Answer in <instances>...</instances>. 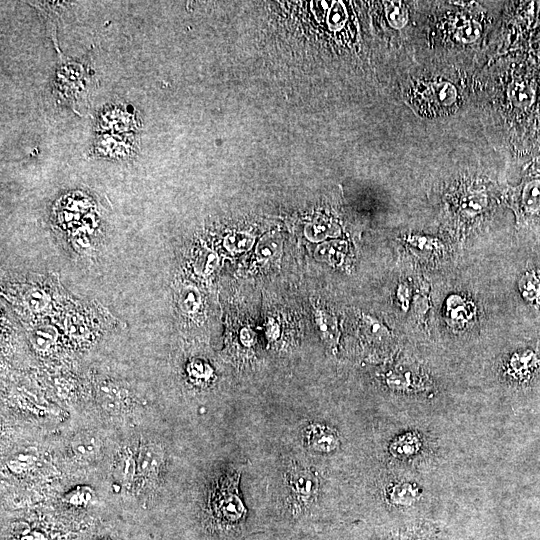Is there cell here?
Segmentation results:
<instances>
[{
	"label": "cell",
	"mask_w": 540,
	"mask_h": 540,
	"mask_svg": "<svg viewBox=\"0 0 540 540\" xmlns=\"http://www.w3.org/2000/svg\"><path fill=\"white\" fill-rule=\"evenodd\" d=\"M519 210L525 216H533L540 212V179L526 181L520 191Z\"/></svg>",
	"instance_id": "cell-5"
},
{
	"label": "cell",
	"mask_w": 540,
	"mask_h": 540,
	"mask_svg": "<svg viewBox=\"0 0 540 540\" xmlns=\"http://www.w3.org/2000/svg\"><path fill=\"white\" fill-rule=\"evenodd\" d=\"M74 449L80 455L86 456L88 454H93L96 449V445L94 444L92 439L82 438L79 442L74 444Z\"/></svg>",
	"instance_id": "cell-26"
},
{
	"label": "cell",
	"mask_w": 540,
	"mask_h": 540,
	"mask_svg": "<svg viewBox=\"0 0 540 540\" xmlns=\"http://www.w3.org/2000/svg\"><path fill=\"white\" fill-rule=\"evenodd\" d=\"M161 461L162 454L157 446L147 444L139 452L137 465L143 474L152 475L158 471Z\"/></svg>",
	"instance_id": "cell-7"
},
{
	"label": "cell",
	"mask_w": 540,
	"mask_h": 540,
	"mask_svg": "<svg viewBox=\"0 0 540 540\" xmlns=\"http://www.w3.org/2000/svg\"><path fill=\"white\" fill-rule=\"evenodd\" d=\"M537 362V356L532 351L527 350L514 357L512 367L519 376H526L537 366Z\"/></svg>",
	"instance_id": "cell-16"
},
{
	"label": "cell",
	"mask_w": 540,
	"mask_h": 540,
	"mask_svg": "<svg viewBox=\"0 0 540 540\" xmlns=\"http://www.w3.org/2000/svg\"><path fill=\"white\" fill-rule=\"evenodd\" d=\"M416 500L411 486L398 484L390 493V501L397 506H409Z\"/></svg>",
	"instance_id": "cell-19"
},
{
	"label": "cell",
	"mask_w": 540,
	"mask_h": 540,
	"mask_svg": "<svg viewBox=\"0 0 540 540\" xmlns=\"http://www.w3.org/2000/svg\"><path fill=\"white\" fill-rule=\"evenodd\" d=\"M340 234L339 227L328 221H317L307 225L305 235L311 241H321L326 237H336Z\"/></svg>",
	"instance_id": "cell-9"
},
{
	"label": "cell",
	"mask_w": 540,
	"mask_h": 540,
	"mask_svg": "<svg viewBox=\"0 0 540 540\" xmlns=\"http://www.w3.org/2000/svg\"><path fill=\"white\" fill-rule=\"evenodd\" d=\"M392 540H436V532L430 526L421 525L396 535Z\"/></svg>",
	"instance_id": "cell-20"
},
{
	"label": "cell",
	"mask_w": 540,
	"mask_h": 540,
	"mask_svg": "<svg viewBox=\"0 0 540 540\" xmlns=\"http://www.w3.org/2000/svg\"><path fill=\"white\" fill-rule=\"evenodd\" d=\"M510 98L517 107H528L534 99L532 88L523 82L514 83L510 88Z\"/></svg>",
	"instance_id": "cell-15"
},
{
	"label": "cell",
	"mask_w": 540,
	"mask_h": 540,
	"mask_svg": "<svg viewBox=\"0 0 540 540\" xmlns=\"http://www.w3.org/2000/svg\"><path fill=\"white\" fill-rule=\"evenodd\" d=\"M519 290L528 303L540 308V272L526 271L519 280Z\"/></svg>",
	"instance_id": "cell-6"
},
{
	"label": "cell",
	"mask_w": 540,
	"mask_h": 540,
	"mask_svg": "<svg viewBox=\"0 0 540 540\" xmlns=\"http://www.w3.org/2000/svg\"><path fill=\"white\" fill-rule=\"evenodd\" d=\"M99 125L105 130L127 132L134 129L136 120L133 114L121 107H113L101 113Z\"/></svg>",
	"instance_id": "cell-4"
},
{
	"label": "cell",
	"mask_w": 540,
	"mask_h": 540,
	"mask_svg": "<svg viewBox=\"0 0 540 540\" xmlns=\"http://www.w3.org/2000/svg\"><path fill=\"white\" fill-rule=\"evenodd\" d=\"M281 244L273 238L265 239L261 241L257 248L256 253L262 259H268L277 255L280 250Z\"/></svg>",
	"instance_id": "cell-22"
},
{
	"label": "cell",
	"mask_w": 540,
	"mask_h": 540,
	"mask_svg": "<svg viewBox=\"0 0 540 540\" xmlns=\"http://www.w3.org/2000/svg\"><path fill=\"white\" fill-rule=\"evenodd\" d=\"M481 26L475 20H465L456 30L455 36L462 43L474 42L480 35Z\"/></svg>",
	"instance_id": "cell-17"
},
{
	"label": "cell",
	"mask_w": 540,
	"mask_h": 540,
	"mask_svg": "<svg viewBox=\"0 0 540 540\" xmlns=\"http://www.w3.org/2000/svg\"><path fill=\"white\" fill-rule=\"evenodd\" d=\"M23 540H44V537L42 534L34 532L29 533L28 537H25Z\"/></svg>",
	"instance_id": "cell-28"
},
{
	"label": "cell",
	"mask_w": 540,
	"mask_h": 540,
	"mask_svg": "<svg viewBox=\"0 0 540 540\" xmlns=\"http://www.w3.org/2000/svg\"><path fill=\"white\" fill-rule=\"evenodd\" d=\"M456 88L448 82H433L423 85L417 92L414 105L423 114L447 113L456 102Z\"/></svg>",
	"instance_id": "cell-1"
},
{
	"label": "cell",
	"mask_w": 540,
	"mask_h": 540,
	"mask_svg": "<svg viewBox=\"0 0 540 540\" xmlns=\"http://www.w3.org/2000/svg\"><path fill=\"white\" fill-rule=\"evenodd\" d=\"M69 495V503L74 506H82L90 499V493L85 489L74 490Z\"/></svg>",
	"instance_id": "cell-25"
},
{
	"label": "cell",
	"mask_w": 540,
	"mask_h": 540,
	"mask_svg": "<svg viewBox=\"0 0 540 540\" xmlns=\"http://www.w3.org/2000/svg\"><path fill=\"white\" fill-rule=\"evenodd\" d=\"M137 462L134 461L131 455H124L120 463V475L122 480L127 482L130 481L136 471Z\"/></svg>",
	"instance_id": "cell-24"
},
{
	"label": "cell",
	"mask_w": 540,
	"mask_h": 540,
	"mask_svg": "<svg viewBox=\"0 0 540 540\" xmlns=\"http://www.w3.org/2000/svg\"><path fill=\"white\" fill-rule=\"evenodd\" d=\"M448 310L450 318L456 322H465L473 315L472 306L458 296H453L448 300Z\"/></svg>",
	"instance_id": "cell-14"
},
{
	"label": "cell",
	"mask_w": 540,
	"mask_h": 540,
	"mask_svg": "<svg viewBox=\"0 0 540 540\" xmlns=\"http://www.w3.org/2000/svg\"><path fill=\"white\" fill-rule=\"evenodd\" d=\"M346 252V244L340 241L327 242L316 249V257L330 264L339 263Z\"/></svg>",
	"instance_id": "cell-8"
},
{
	"label": "cell",
	"mask_w": 540,
	"mask_h": 540,
	"mask_svg": "<svg viewBox=\"0 0 540 540\" xmlns=\"http://www.w3.org/2000/svg\"><path fill=\"white\" fill-rule=\"evenodd\" d=\"M190 376L196 380H206L212 373V369L203 362L193 361L188 367Z\"/></svg>",
	"instance_id": "cell-23"
},
{
	"label": "cell",
	"mask_w": 540,
	"mask_h": 540,
	"mask_svg": "<svg viewBox=\"0 0 540 540\" xmlns=\"http://www.w3.org/2000/svg\"><path fill=\"white\" fill-rule=\"evenodd\" d=\"M201 303L199 291L191 285H186L179 292L178 304L185 313L195 312Z\"/></svg>",
	"instance_id": "cell-11"
},
{
	"label": "cell",
	"mask_w": 540,
	"mask_h": 540,
	"mask_svg": "<svg viewBox=\"0 0 540 540\" xmlns=\"http://www.w3.org/2000/svg\"><path fill=\"white\" fill-rule=\"evenodd\" d=\"M306 440L311 449L321 453L332 452L339 444L335 432L320 424L308 426Z\"/></svg>",
	"instance_id": "cell-2"
},
{
	"label": "cell",
	"mask_w": 540,
	"mask_h": 540,
	"mask_svg": "<svg viewBox=\"0 0 540 540\" xmlns=\"http://www.w3.org/2000/svg\"><path fill=\"white\" fill-rule=\"evenodd\" d=\"M254 243L252 235L244 232H234L224 239L225 248L232 253H240L249 250Z\"/></svg>",
	"instance_id": "cell-12"
},
{
	"label": "cell",
	"mask_w": 540,
	"mask_h": 540,
	"mask_svg": "<svg viewBox=\"0 0 540 540\" xmlns=\"http://www.w3.org/2000/svg\"><path fill=\"white\" fill-rule=\"evenodd\" d=\"M316 322L326 341L333 342L336 340V324L332 316L318 310L316 313Z\"/></svg>",
	"instance_id": "cell-18"
},
{
	"label": "cell",
	"mask_w": 540,
	"mask_h": 540,
	"mask_svg": "<svg viewBox=\"0 0 540 540\" xmlns=\"http://www.w3.org/2000/svg\"><path fill=\"white\" fill-rule=\"evenodd\" d=\"M130 140L119 135L106 134L99 137L95 151L101 157H127L133 151V144Z\"/></svg>",
	"instance_id": "cell-3"
},
{
	"label": "cell",
	"mask_w": 540,
	"mask_h": 540,
	"mask_svg": "<svg viewBox=\"0 0 540 540\" xmlns=\"http://www.w3.org/2000/svg\"><path fill=\"white\" fill-rule=\"evenodd\" d=\"M347 18V13L341 2H336L329 11L328 25L331 29H340Z\"/></svg>",
	"instance_id": "cell-21"
},
{
	"label": "cell",
	"mask_w": 540,
	"mask_h": 540,
	"mask_svg": "<svg viewBox=\"0 0 540 540\" xmlns=\"http://www.w3.org/2000/svg\"><path fill=\"white\" fill-rule=\"evenodd\" d=\"M53 341L52 330L49 331H37L35 332L34 344L37 347L46 348Z\"/></svg>",
	"instance_id": "cell-27"
},
{
	"label": "cell",
	"mask_w": 540,
	"mask_h": 540,
	"mask_svg": "<svg viewBox=\"0 0 540 540\" xmlns=\"http://www.w3.org/2000/svg\"><path fill=\"white\" fill-rule=\"evenodd\" d=\"M314 480L310 473L298 471L291 477V487L293 491L300 495L299 498L303 502L310 499V495L314 490Z\"/></svg>",
	"instance_id": "cell-10"
},
{
	"label": "cell",
	"mask_w": 540,
	"mask_h": 540,
	"mask_svg": "<svg viewBox=\"0 0 540 540\" xmlns=\"http://www.w3.org/2000/svg\"><path fill=\"white\" fill-rule=\"evenodd\" d=\"M386 15L390 25L400 29L408 21V12L406 6L400 1L386 2Z\"/></svg>",
	"instance_id": "cell-13"
}]
</instances>
